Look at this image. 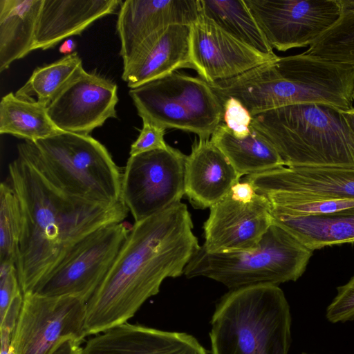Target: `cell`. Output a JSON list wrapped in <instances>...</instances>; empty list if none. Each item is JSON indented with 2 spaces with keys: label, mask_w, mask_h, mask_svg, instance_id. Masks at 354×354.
Returning <instances> with one entry per match:
<instances>
[{
  "label": "cell",
  "mask_w": 354,
  "mask_h": 354,
  "mask_svg": "<svg viewBox=\"0 0 354 354\" xmlns=\"http://www.w3.org/2000/svg\"><path fill=\"white\" fill-rule=\"evenodd\" d=\"M191 214L178 202L135 222L118 255L86 304L84 336L128 322L163 281L184 274L200 250Z\"/></svg>",
  "instance_id": "1"
},
{
  "label": "cell",
  "mask_w": 354,
  "mask_h": 354,
  "mask_svg": "<svg viewBox=\"0 0 354 354\" xmlns=\"http://www.w3.org/2000/svg\"><path fill=\"white\" fill-rule=\"evenodd\" d=\"M8 173L21 212L15 265L23 295L32 292L81 239L124 221L129 212L122 201L106 205L65 194L19 154Z\"/></svg>",
  "instance_id": "2"
},
{
  "label": "cell",
  "mask_w": 354,
  "mask_h": 354,
  "mask_svg": "<svg viewBox=\"0 0 354 354\" xmlns=\"http://www.w3.org/2000/svg\"><path fill=\"white\" fill-rule=\"evenodd\" d=\"M354 67L304 53L225 80V98L238 100L253 117L282 106L317 104L339 110L353 107Z\"/></svg>",
  "instance_id": "3"
},
{
  "label": "cell",
  "mask_w": 354,
  "mask_h": 354,
  "mask_svg": "<svg viewBox=\"0 0 354 354\" xmlns=\"http://www.w3.org/2000/svg\"><path fill=\"white\" fill-rule=\"evenodd\" d=\"M251 127L272 145L285 166L354 168V133L339 109L292 104L253 116Z\"/></svg>",
  "instance_id": "4"
},
{
  "label": "cell",
  "mask_w": 354,
  "mask_h": 354,
  "mask_svg": "<svg viewBox=\"0 0 354 354\" xmlns=\"http://www.w3.org/2000/svg\"><path fill=\"white\" fill-rule=\"evenodd\" d=\"M210 324L212 354H288L291 314L278 286L230 290L216 304Z\"/></svg>",
  "instance_id": "5"
},
{
  "label": "cell",
  "mask_w": 354,
  "mask_h": 354,
  "mask_svg": "<svg viewBox=\"0 0 354 354\" xmlns=\"http://www.w3.org/2000/svg\"><path fill=\"white\" fill-rule=\"evenodd\" d=\"M18 154L66 194L106 205L122 201V174L106 148L90 135L60 131L17 145Z\"/></svg>",
  "instance_id": "6"
},
{
  "label": "cell",
  "mask_w": 354,
  "mask_h": 354,
  "mask_svg": "<svg viewBox=\"0 0 354 354\" xmlns=\"http://www.w3.org/2000/svg\"><path fill=\"white\" fill-rule=\"evenodd\" d=\"M313 251L273 222L259 244L245 250L209 253L202 246L185 268L187 278L206 277L230 290L297 281Z\"/></svg>",
  "instance_id": "7"
},
{
  "label": "cell",
  "mask_w": 354,
  "mask_h": 354,
  "mask_svg": "<svg viewBox=\"0 0 354 354\" xmlns=\"http://www.w3.org/2000/svg\"><path fill=\"white\" fill-rule=\"evenodd\" d=\"M142 120L207 140L223 121V102L201 77L174 72L129 91Z\"/></svg>",
  "instance_id": "8"
},
{
  "label": "cell",
  "mask_w": 354,
  "mask_h": 354,
  "mask_svg": "<svg viewBox=\"0 0 354 354\" xmlns=\"http://www.w3.org/2000/svg\"><path fill=\"white\" fill-rule=\"evenodd\" d=\"M131 227L122 221L88 234L71 248L32 292L44 296H75L86 303L113 266Z\"/></svg>",
  "instance_id": "9"
},
{
  "label": "cell",
  "mask_w": 354,
  "mask_h": 354,
  "mask_svg": "<svg viewBox=\"0 0 354 354\" xmlns=\"http://www.w3.org/2000/svg\"><path fill=\"white\" fill-rule=\"evenodd\" d=\"M186 158L169 145L129 158L122 174L121 199L135 222L180 202L185 194Z\"/></svg>",
  "instance_id": "10"
},
{
  "label": "cell",
  "mask_w": 354,
  "mask_h": 354,
  "mask_svg": "<svg viewBox=\"0 0 354 354\" xmlns=\"http://www.w3.org/2000/svg\"><path fill=\"white\" fill-rule=\"evenodd\" d=\"M86 302L70 295H24L12 337V354H49L62 340H84Z\"/></svg>",
  "instance_id": "11"
},
{
  "label": "cell",
  "mask_w": 354,
  "mask_h": 354,
  "mask_svg": "<svg viewBox=\"0 0 354 354\" xmlns=\"http://www.w3.org/2000/svg\"><path fill=\"white\" fill-rule=\"evenodd\" d=\"M272 48L311 46L338 20L339 0H245Z\"/></svg>",
  "instance_id": "12"
},
{
  "label": "cell",
  "mask_w": 354,
  "mask_h": 354,
  "mask_svg": "<svg viewBox=\"0 0 354 354\" xmlns=\"http://www.w3.org/2000/svg\"><path fill=\"white\" fill-rule=\"evenodd\" d=\"M190 54L194 70L209 84L236 77L279 57L238 40L202 10L191 24Z\"/></svg>",
  "instance_id": "13"
},
{
  "label": "cell",
  "mask_w": 354,
  "mask_h": 354,
  "mask_svg": "<svg viewBox=\"0 0 354 354\" xmlns=\"http://www.w3.org/2000/svg\"><path fill=\"white\" fill-rule=\"evenodd\" d=\"M118 86L84 69L47 106L48 115L62 131L89 135L109 119L117 118Z\"/></svg>",
  "instance_id": "14"
},
{
  "label": "cell",
  "mask_w": 354,
  "mask_h": 354,
  "mask_svg": "<svg viewBox=\"0 0 354 354\" xmlns=\"http://www.w3.org/2000/svg\"><path fill=\"white\" fill-rule=\"evenodd\" d=\"M209 209L202 246L209 253L254 248L273 223L270 205L258 193L249 203L234 200L229 193Z\"/></svg>",
  "instance_id": "15"
},
{
  "label": "cell",
  "mask_w": 354,
  "mask_h": 354,
  "mask_svg": "<svg viewBox=\"0 0 354 354\" xmlns=\"http://www.w3.org/2000/svg\"><path fill=\"white\" fill-rule=\"evenodd\" d=\"M243 179L266 198L354 199V168L282 166Z\"/></svg>",
  "instance_id": "16"
},
{
  "label": "cell",
  "mask_w": 354,
  "mask_h": 354,
  "mask_svg": "<svg viewBox=\"0 0 354 354\" xmlns=\"http://www.w3.org/2000/svg\"><path fill=\"white\" fill-rule=\"evenodd\" d=\"M201 12L200 0H126L118 12L117 32L123 66L171 24H192Z\"/></svg>",
  "instance_id": "17"
},
{
  "label": "cell",
  "mask_w": 354,
  "mask_h": 354,
  "mask_svg": "<svg viewBox=\"0 0 354 354\" xmlns=\"http://www.w3.org/2000/svg\"><path fill=\"white\" fill-rule=\"evenodd\" d=\"M82 354H208L197 339L183 332L167 331L126 322L93 335Z\"/></svg>",
  "instance_id": "18"
},
{
  "label": "cell",
  "mask_w": 354,
  "mask_h": 354,
  "mask_svg": "<svg viewBox=\"0 0 354 354\" xmlns=\"http://www.w3.org/2000/svg\"><path fill=\"white\" fill-rule=\"evenodd\" d=\"M190 31L191 25L171 24L142 46L123 66L122 78L128 87H138L182 68L194 69Z\"/></svg>",
  "instance_id": "19"
},
{
  "label": "cell",
  "mask_w": 354,
  "mask_h": 354,
  "mask_svg": "<svg viewBox=\"0 0 354 354\" xmlns=\"http://www.w3.org/2000/svg\"><path fill=\"white\" fill-rule=\"evenodd\" d=\"M241 178L210 139L194 142L186 158L185 192L196 208H210Z\"/></svg>",
  "instance_id": "20"
},
{
  "label": "cell",
  "mask_w": 354,
  "mask_h": 354,
  "mask_svg": "<svg viewBox=\"0 0 354 354\" xmlns=\"http://www.w3.org/2000/svg\"><path fill=\"white\" fill-rule=\"evenodd\" d=\"M120 0H42L32 50H47L80 35L94 21L112 14Z\"/></svg>",
  "instance_id": "21"
},
{
  "label": "cell",
  "mask_w": 354,
  "mask_h": 354,
  "mask_svg": "<svg viewBox=\"0 0 354 354\" xmlns=\"http://www.w3.org/2000/svg\"><path fill=\"white\" fill-rule=\"evenodd\" d=\"M42 0H0V72L32 50Z\"/></svg>",
  "instance_id": "22"
},
{
  "label": "cell",
  "mask_w": 354,
  "mask_h": 354,
  "mask_svg": "<svg viewBox=\"0 0 354 354\" xmlns=\"http://www.w3.org/2000/svg\"><path fill=\"white\" fill-rule=\"evenodd\" d=\"M272 215L274 223L313 252L335 245L354 243V207L316 216Z\"/></svg>",
  "instance_id": "23"
},
{
  "label": "cell",
  "mask_w": 354,
  "mask_h": 354,
  "mask_svg": "<svg viewBox=\"0 0 354 354\" xmlns=\"http://www.w3.org/2000/svg\"><path fill=\"white\" fill-rule=\"evenodd\" d=\"M210 140L241 177L285 166L272 145L251 126L248 135L238 138L222 122Z\"/></svg>",
  "instance_id": "24"
},
{
  "label": "cell",
  "mask_w": 354,
  "mask_h": 354,
  "mask_svg": "<svg viewBox=\"0 0 354 354\" xmlns=\"http://www.w3.org/2000/svg\"><path fill=\"white\" fill-rule=\"evenodd\" d=\"M60 131L50 120L47 106L36 100L21 99L12 92L1 98V134H10L25 140L36 141Z\"/></svg>",
  "instance_id": "25"
},
{
  "label": "cell",
  "mask_w": 354,
  "mask_h": 354,
  "mask_svg": "<svg viewBox=\"0 0 354 354\" xmlns=\"http://www.w3.org/2000/svg\"><path fill=\"white\" fill-rule=\"evenodd\" d=\"M202 12L238 40L274 55L245 0H200Z\"/></svg>",
  "instance_id": "26"
},
{
  "label": "cell",
  "mask_w": 354,
  "mask_h": 354,
  "mask_svg": "<svg viewBox=\"0 0 354 354\" xmlns=\"http://www.w3.org/2000/svg\"><path fill=\"white\" fill-rule=\"evenodd\" d=\"M77 53L67 55L49 64L37 67L15 95L48 106L82 71Z\"/></svg>",
  "instance_id": "27"
},
{
  "label": "cell",
  "mask_w": 354,
  "mask_h": 354,
  "mask_svg": "<svg viewBox=\"0 0 354 354\" xmlns=\"http://www.w3.org/2000/svg\"><path fill=\"white\" fill-rule=\"evenodd\" d=\"M341 15L304 54L354 67V0H339Z\"/></svg>",
  "instance_id": "28"
},
{
  "label": "cell",
  "mask_w": 354,
  "mask_h": 354,
  "mask_svg": "<svg viewBox=\"0 0 354 354\" xmlns=\"http://www.w3.org/2000/svg\"><path fill=\"white\" fill-rule=\"evenodd\" d=\"M19 200L9 183L0 185V264L17 261L21 232Z\"/></svg>",
  "instance_id": "29"
},
{
  "label": "cell",
  "mask_w": 354,
  "mask_h": 354,
  "mask_svg": "<svg viewBox=\"0 0 354 354\" xmlns=\"http://www.w3.org/2000/svg\"><path fill=\"white\" fill-rule=\"evenodd\" d=\"M266 198L270 205L272 214L290 217L321 215L354 207V199L349 198Z\"/></svg>",
  "instance_id": "30"
},
{
  "label": "cell",
  "mask_w": 354,
  "mask_h": 354,
  "mask_svg": "<svg viewBox=\"0 0 354 354\" xmlns=\"http://www.w3.org/2000/svg\"><path fill=\"white\" fill-rule=\"evenodd\" d=\"M337 293L326 308V317L331 323L354 319V274L344 285L337 288Z\"/></svg>",
  "instance_id": "31"
},
{
  "label": "cell",
  "mask_w": 354,
  "mask_h": 354,
  "mask_svg": "<svg viewBox=\"0 0 354 354\" xmlns=\"http://www.w3.org/2000/svg\"><path fill=\"white\" fill-rule=\"evenodd\" d=\"M223 102V121L232 133L238 138L248 135L252 116L248 109L236 99L228 97Z\"/></svg>",
  "instance_id": "32"
},
{
  "label": "cell",
  "mask_w": 354,
  "mask_h": 354,
  "mask_svg": "<svg viewBox=\"0 0 354 354\" xmlns=\"http://www.w3.org/2000/svg\"><path fill=\"white\" fill-rule=\"evenodd\" d=\"M165 129L150 122L142 120V128L138 138L131 144L130 156L158 149H166Z\"/></svg>",
  "instance_id": "33"
},
{
  "label": "cell",
  "mask_w": 354,
  "mask_h": 354,
  "mask_svg": "<svg viewBox=\"0 0 354 354\" xmlns=\"http://www.w3.org/2000/svg\"><path fill=\"white\" fill-rule=\"evenodd\" d=\"M21 292L16 265L3 263L0 266V319L7 312L12 301Z\"/></svg>",
  "instance_id": "34"
},
{
  "label": "cell",
  "mask_w": 354,
  "mask_h": 354,
  "mask_svg": "<svg viewBox=\"0 0 354 354\" xmlns=\"http://www.w3.org/2000/svg\"><path fill=\"white\" fill-rule=\"evenodd\" d=\"M257 192L251 183L243 180L234 184L230 192L231 197L243 203H249L255 198Z\"/></svg>",
  "instance_id": "35"
},
{
  "label": "cell",
  "mask_w": 354,
  "mask_h": 354,
  "mask_svg": "<svg viewBox=\"0 0 354 354\" xmlns=\"http://www.w3.org/2000/svg\"><path fill=\"white\" fill-rule=\"evenodd\" d=\"M83 340L67 338L60 342L49 354H82Z\"/></svg>",
  "instance_id": "36"
},
{
  "label": "cell",
  "mask_w": 354,
  "mask_h": 354,
  "mask_svg": "<svg viewBox=\"0 0 354 354\" xmlns=\"http://www.w3.org/2000/svg\"><path fill=\"white\" fill-rule=\"evenodd\" d=\"M14 330L8 328H0L1 354L12 353V337Z\"/></svg>",
  "instance_id": "37"
},
{
  "label": "cell",
  "mask_w": 354,
  "mask_h": 354,
  "mask_svg": "<svg viewBox=\"0 0 354 354\" xmlns=\"http://www.w3.org/2000/svg\"><path fill=\"white\" fill-rule=\"evenodd\" d=\"M76 44L71 39H66L59 46V51L66 55L74 53Z\"/></svg>",
  "instance_id": "38"
},
{
  "label": "cell",
  "mask_w": 354,
  "mask_h": 354,
  "mask_svg": "<svg viewBox=\"0 0 354 354\" xmlns=\"http://www.w3.org/2000/svg\"><path fill=\"white\" fill-rule=\"evenodd\" d=\"M340 113L348 127L354 133V108L345 111L340 110Z\"/></svg>",
  "instance_id": "39"
},
{
  "label": "cell",
  "mask_w": 354,
  "mask_h": 354,
  "mask_svg": "<svg viewBox=\"0 0 354 354\" xmlns=\"http://www.w3.org/2000/svg\"><path fill=\"white\" fill-rule=\"evenodd\" d=\"M353 102H354V91H353Z\"/></svg>",
  "instance_id": "40"
},
{
  "label": "cell",
  "mask_w": 354,
  "mask_h": 354,
  "mask_svg": "<svg viewBox=\"0 0 354 354\" xmlns=\"http://www.w3.org/2000/svg\"><path fill=\"white\" fill-rule=\"evenodd\" d=\"M304 354H306V353H304Z\"/></svg>",
  "instance_id": "41"
}]
</instances>
